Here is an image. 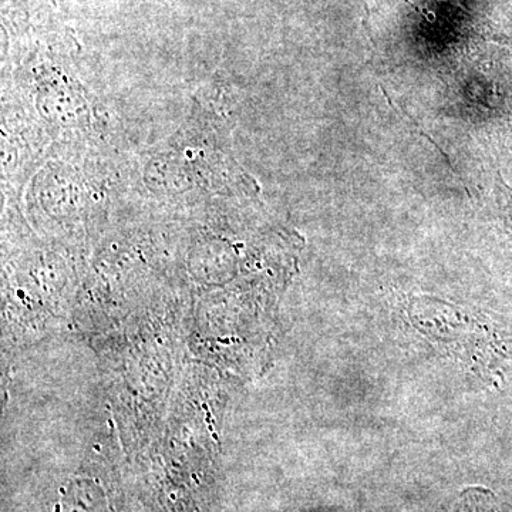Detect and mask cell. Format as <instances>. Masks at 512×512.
Returning <instances> with one entry per match:
<instances>
[{
  "mask_svg": "<svg viewBox=\"0 0 512 512\" xmlns=\"http://www.w3.org/2000/svg\"><path fill=\"white\" fill-rule=\"evenodd\" d=\"M382 93L384 94V96H386L387 103H389V104H390V106H392V107H393V109L399 110V111H400V113L404 114V116L409 117V119H410V120H412V123L414 124V127H416V128H417V130H419V131H420L421 136H423L424 138H426V140H429V141H430V143H431V144H433V146H434V147H436V148H437V150H439L441 154H443L444 158H446V160L448 161V163H451V161H450V157H448V156H447V154H446V153H444L443 148H441V147L439 146V144H437V143H436V141H434V140H433V138H431L430 136H427V134H426V133H424V131H423V130H421V127L419 126V124H417V123H416V120H414V119H413L412 114H410V113H409V111H407V110H400V109H399V106H397V104H394V103H393V100H392V99H390V97H389V96H387V92H386V90H384V89H383V87H382Z\"/></svg>",
  "mask_w": 512,
  "mask_h": 512,
  "instance_id": "cell-1",
  "label": "cell"
}]
</instances>
